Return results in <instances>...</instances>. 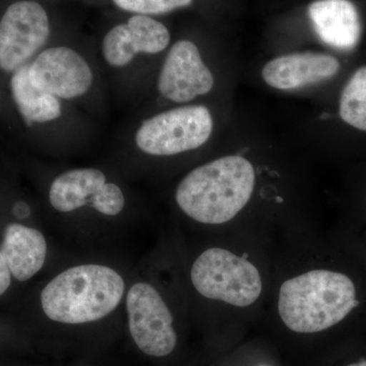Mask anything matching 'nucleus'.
I'll return each mask as SVG.
<instances>
[{
    "label": "nucleus",
    "instance_id": "obj_11",
    "mask_svg": "<svg viewBox=\"0 0 366 366\" xmlns=\"http://www.w3.org/2000/svg\"><path fill=\"white\" fill-rule=\"evenodd\" d=\"M308 16L320 39L335 49L348 51L360 42V14L350 0H315Z\"/></svg>",
    "mask_w": 366,
    "mask_h": 366
},
{
    "label": "nucleus",
    "instance_id": "obj_12",
    "mask_svg": "<svg viewBox=\"0 0 366 366\" xmlns=\"http://www.w3.org/2000/svg\"><path fill=\"white\" fill-rule=\"evenodd\" d=\"M47 238L39 229L21 223L4 229L0 252L11 276L19 282L31 280L44 268L48 257Z\"/></svg>",
    "mask_w": 366,
    "mask_h": 366
},
{
    "label": "nucleus",
    "instance_id": "obj_14",
    "mask_svg": "<svg viewBox=\"0 0 366 366\" xmlns=\"http://www.w3.org/2000/svg\"><path fill=\"white\" fill-rule=\"evenodd\" d=\"M11 86L16 107L29 124L52 122L61 115L59 99L32 85L26 64L14 72Z\"/></svg>",
    "mask_w": 366,
    "mask_h": 366
},
{
    "label": "nucleus",
    "instance_id": "obj_6",
    "mask_svg": "<svg viewBox=\"0 0 366 366\" xmlns=\"http://www.w3.org/2000/svg\"><path fill=\"white\" fill-rule=\"evenodd\" d=\"M213 118L204 106H183L144 120L137 129V148L147 155L169 157L194 151L208 142Z\"/></svg>",
    "mask_w": 366,
    "mask_h": 366
},
{
    "label": "nucleus",
    "instance_id": "obj_18",
    "mask_svg": "<svg viewBox=\"0 0 366 366\" xmlns=\"http://www.w3.org/2000/svg\"><path fill=\"white\" fill-rule=\"evenodd\" d=\"M122 11L134 14L157 16L189 6L194 0H112Z\"/></svg>",
    "mask_w": 366,
    "mask_h": 366
},
{
    "label": "nucleus",
    "instance_id": "obj_4",
    "mask_svg": "<svg viewBox=\"0 0 366 366\" xmlns=\"http://www.w3.org/2000/svg\"><path fill=\"white\" fill-rule=\"evenodd\" d=\"M255 187L252 163L242 156H225L189 171L178 183L175 203L197 228L228 232L252 201Z\"/></svg>",
    "mask_w": 366,
    "mask_h": 366
},
{
    "label": "nucleus",
    "instance_id": "obj_19",
    "mask_svg": "<svg viewBox=\"0 0 366 366\" xmlns=\"http://www.w3.org/2000/svg\"><path fill=\"white\" fill-rule=\"evenodd\" d=\"M336 234L366 266V226L358 228L340 227Z\"/></svg>",
    "mask_w": 366,
    "mask_h": 366
},
{
    "label": "nucleus",
    "instance_id": "obj_7",
    "mask_svg": "<svg viewBox=\"0 0 366 366\" xmlns=\"http://www.w3.org/2000/svg\"><path fill=\"white\" fill-rule=\"evenodd\" d=\"M50 20L42 4L20 0L0 20V69L11 72L25 66L49 39Z\"/></svg>",
    "mask_w": 366,
    "mask_h": 366
},
{
    "label": "nucleus",
    "instance_id": "obj_10",
    "mask_svg": "<svg viewBox=\"0 0 366 366\" xmlns=\"http://www.w3.org/2000/svg\"><path fill=\"white\" fill-rule=\"evenodd\" d=\"M339 69L340 62L331 55L307 51L272 59L262 67V76L272 88L291 91L333 78Z\"/></svg>",
    "mask_w": 366,
    "mask_h": 366
},
{
    "label": "nucleus",
    "instance_id": "obj_21",
    "mask_svg": "<svg viewBox=\"0 0 366 366\" xmlns=\"http://www.w3.org/2000/svg\"><path fill=\"white\" fill-rule=\"evenodd\" d=\"M345 366H366V358L365 360L353 361V362L349 363V365Z\"/></svg>",
    "mask_w": 366,
    "mask_h": 366
},
{
    "label": "nucleus",
    "instance_id": "obj_13",
    "mask_svg": "<svg viewBox=\"0 0 366 366\" xmlns=\"http://www.w3.org/2000/svg\"><path fill=\"white\" fill-rule=\"evenodd\" d=\"M108 182L97 168H76L60 173L48 192L50 206L60 215L69 216L90 209L93 197Z\"/></svg>",
    "mask_w": 366,
    "mask_h": 366
},
{
    "label": "nucleus",
    "instance_id": "obj_23",
    "mask_svg": "<svg viewBox=\"0 0 366 366\" xmlns=\"http://www.w3.org/2000/svg\"><path fill=\"white\" fill-rule=\"evenodd\" d=\"M259 366H269V365H259Z\"/></svg>",
    "mask_w": 366,
    "mask_h": 366
},
{
    "label": "nucleus",
    "instance_id": "obj_22",
    "mask_svg": "<svg viewBox=\"0 0 366 366\" xmlns=\"http://www.w3.org/2000/svg\"><path fill=\"white\" fill-rule=\"evenodd\" d=\"M362 219H363L362 222L358 224V225H356V226H348V228L365 227V226H366V211H365V217H363Z\"/></svg>",
    "mask_w": 366,
    "mask_h": 366
},
{
    "label": "nucleus",
    "instance_id": "obj_1",
    "mask_svg": "<svg viewBox=\"0 0 366 366\" xmlns=\"http://www.w3.org/2000/svg\"><path fill=\"white\" fill-rule=\"evenodd\" d=\"M269 312L288 331L319 335L366 322V266L334 234L274 266Z\"/></svg>",
    "mask_w": 366,
    "mask_h": 366
},
{
    "label": "nucleus",
    "instance_id": "obj_8",
    "mask_svg": "<svg viewBox=\"0 0 366 366\" xmlns=\"http://www.w3.org/2000/svg\"><path fill=\"white\" fill-rule=\"evenodd\" d=\"M31 83L57 98L74 99L90 90L93 72L88 62L71 48L45 49L26 64Z\"/></svg>",
    "mask_w": 366,
    "mask_h": 366
},
{
    "label": "nucleus",
    "instance_id": "obj_15",
    "mask_svg": "<svg viewBox=\"0 0 366 366\" xmlns=\"http://www.w3.org/2000/svg\"><path fill=\"white\" fill-rule=\"evenodd\" d=\"M339 112L347 124L366 132V66L357 69L344 86Z\"/></svg>",
    "mask_w": 366,
    "mask_h": 366
},
{
    "label": "nucleus",
    "instance_id": "obj_2",
    "mask_svg": "<svg viewBox=\"0 0 366 366\" xmlns=\"http://www.w3.org/2000/svg\"><path fill=\"white\" fill-rule=\"evenodd\" d=\"M250 230L223 232L190 255L182 283L189 305L216 312H259L268 302L274 266Z\"/></svg>",
    "mask_w": 366,
    "mask_h": 366
},
{
    "label": "nucleus",
    "instance_id": "obj_9",
    "mask_svg": "<svg viewBox=\"0 0 366 366\" xmlns=\"http://www.w3.org/2000/svg\"><path fill=\"white\" fill-rule=\"evenodd\" d=\"M214 86V76L204 64L199 49L189 40L171 47L159 76V92L168 100L185 103L206 95Z\"/></svg>",
    "mask_w": 366,
    "mask_h": 366
},
{
    "label": "nucleus",
    "instance_id": "obj_3",
    "mask_svg": "<svg viewBox=\"0 0 366 366\" xmlns=\"http://www.w3.org/2000/svg\"><path fill=\"white\" fill-rule=\"evenodd\" d=\"M131 276L109 261L86 259L57 269L39 293L41 312L54 326H94L124 312Z\"/></svg>",
    "mask_w": 366,
    "mask_h": 366
},
{
    "label": "nucleus",
    "instance_id": "obj_20",
    "mask_svg": "<svg viewBox=\"0 0 366 366\" xmlns=\"http://www.w3.org/2000/svg\"><path fill=\"white\" fill-rule=\"evenodd\" d=\"M11 281H13V276L7 266L6 259L0 252V296L4 295L9 290Z\"/></svg>",
    "mask_w": 366,
    "mask_h": 366
},
{
    "label": "nucleus",
    "instance_id": "obj_16",
    "mask_svg": "<svg viewBox=\"0 0 366 366\" xmlns=\"http://www.w3.org/2000/svg\"><path fill=\"white\" fill-rule=\"evenodd\" d=\"M137 53L155 54L170 43V33L161 21L150 16L134 14L127 21Z\"/></svg>",
    "mask_w": 366,
    "mask_h": 366
},
{
    "label": "nucleus",
    "instance_id": "obj_5",
    "mask_svg": "<svg viewBox=\"0 0 366 366\" xmlns=\"http://www.w3.org/2000/svg\"><path fill=\"white\" fill-rule=\"evenodd\" d=\"M175 296L157 277H132L124 297V314L129 336L144 355L165 358L178 345Z\"/></svg>",
    "mask_w": 366,
    "mask_h": 366
},
{
    "label": "nucleus",
    "instance_id": "obj_17",
    "mask_svg": "<svg viewBox=\"0 0 366 366\" xmlns=\"http://www.w3.org/2000/svg\"><path fill=\"white\" fill-rule=\"evenodd\" d=\"M102 52L106 61L115 67L127 66L139 54L127 23L108 31L103 39Z\"/></svg>",
    "mask_w": 366,
    "mask_h": 366
}]
</instances>
